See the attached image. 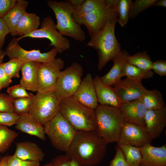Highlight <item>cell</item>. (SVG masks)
<instances>
[{"label":"cell","mask_w":166,"mask_h":166,"mask_svg":"<svg viewBox=\"0 0 166 166\" xmlns=\"http://www.w3.org/2000/svg\"><path fill=\"white\" fill-rule=\"evenodd\" d=\"M107 144L95 131L76 132L65 154L81 166H96L105 157Z\"/></svg>","instance_id":"6da1fadb"},{"label":"cell","mask_w":166,"mask_h":166,"mask_svg":"<svg viewBox=\"0 0 166 166\" xmlns=\"http://www.w3.org/2000/svg\"><path fill=\"white\" fill-rule=\"evenodd\" d=\"M95 131L108 144L117 142L125 121L119 108L98 104Z\"/></svg>","instance_id":"7a4b0ae2"},{"label":"cell","mask_w":166,"mask_h":166,"mask_svg":"<svg viewBox=\"0 0 166 166\" xmlns=\"http://www.w3.org/2000/svg\"><path fill=\"white\" fill-rule=\"evenodd\" d=\"M117 20V18L109 20L103 29L90 37L87 44L88 46L93 48L97 53L99 71L122 51L114 33Z\"/></svg>","instance_id":"3957f363"},{"label":"cell","mask_w":166,"mask_h":166,"mask_svg":"<svg viewBox=\"0 0 166 166\" xmlns=\"http://www.w3.org/2000/svg\"><path fill=\"white\" fill-rule=\"evenodd\" d=\"M59 113L76 132L95 131L94 110L83 105L72 97L61 99Z\"/></svg>","instance_id":"277c9868"},{"label":"cell","mask_w":166,"mask_h":166,"mask_svg":"<svg viewBox=\"0 0 166 166\" xmlns=\"http://www.w3.org/2000/svg\"><path fill=\"white\" fill-rule=\"evenodd\" d=\"M47 4L54 13L57 21L56 28L60 33L80 42L86 39L85 32L73 18L74 7L70 0H50L47 2Z\"/></svg>","instance_id":"5b68a950"},{"label":"cell","mask_w":166,"mask_h":166,"mask_svg":"<svg viewBox=\"0 0 166 166\" xmlns=\"http://www.w3.org/2000/svg\"><path fill=\"white\" fill-rule=\"evenodd\" d=\"M31 95L29 113L44 125L59 113L62 98L55 91Z\"/></svg>","instance_id":"8992f818"},{"label":"cell","mask_w":166,"mask_h":166,"mask_svg":"<svg viewBox=\"0 0 166 166\" xmlns=\"http://www.w3.org/2000/svg\"><path fill=\"white\" fill-rule=\"evenodd\" d=\"M44 126L45 133L52 146L58 150L65 152L76 131L59 113Z\"/></svg>","instance_id":"52a82bcc"},{"label":"cell","mask_w":166,"mask_h":166,"mask_svg":"<svg viewBox=\"0 0 166 166\" xmlns=\"http://www.w3.org/2000/svg\"><path fill=\"white\" fill-rule=\"evenodd\" d=\"M26 37L47 39L50 41L49 47L53 46L59 53H62L68 49L71 45L69 40L57 30L56 24L51 16L46 17L42 19L40 29L16 39L19 41Z\"/></svg>","instance_id":"ba28073f"},{"label":"cell","mask_w":166,"mask_h":166,"mask_svg":"<svg viewBox=\"0 0 166 166\" xmlns=\"http://www.w3.org/2000/svg\"><path fill=\"white\" fill-rule=\"evenodd\" d=\"M83 72L82 66L77 62L61 72L55 91L62 99L72 97L81 84Z\"/></svg>","instance_id":"9c48e42d"},{"label":"cell","mask_w":166,"mask_h":166,"mask_svg":"<svg viewBox=\"0 0 166 166\" xmlns=\"http://www.w3.org/2000/svg\"><path fill=\"white\" fill-rule=\"evenodd\" d=\"M64 67V61L59 57L49 62L41 63L38 70L37 92L55 91L60 73Z\"/></svg>","instance_id":"30bf717a"},{"label":"cell","mask_w":166,"mask_h":166,"mask_svg":"<svg viewBox=\"0 0 166 166\" xmlns=\"http://www.w3.org/2000/svg\"><path fill=\"white\" fill-rule=\"evenodd\" d=\"M16 38L12 39L5 50L6 55L10 60L17 58L24 62L34 61L42 63H47L53 60L57 53V50L53 47L49 52L41 53L39 49L27 50L19 45Z\"/></svg>","instance_id":"8fae6325"},{"label":"cell","mask_w":166,"mask_h":166,"mask_svg":"<svg viewBox=\"0 0 166 166\" xmlns=\"http://www.w3.org/2000/svg\"><path fill=\"white\" fill-rule=\"evenodd\" d=\"M117 18V14L111 6L106 10L83 16L74 21L80 26L86 27L91 37L103 29L109 20Z\"/></svg>","instance_id":"7c38bea8"},{"label":"cell","mask_w":166,"mask_h":166,"mask_svg":"<svg viewBox=\"0 0 166 166\" xmlns=\"http://www.w3.org/2000/svg\"><path fill=\"white\" fill-rule=\"evenodd\" d=\"M151 141L145 127L125 122L117 143L140 148Z\"/></svg>","instance_id":"4fadbf2b"},{"label":"cell","mask_w":166,"mask_h":166,"mask_svg":"<svg viewBox=\"0 0 166 166\" xmlns=\"http://www.w3.org/2000/svg\"><path fill=\"white\" fill-rule=\"evenodd\" d=\"M113 85L121 104L139 99L147 90L141 81L127 77Z\"/></svg>","instance_id":"5bb4252c"},{"label":"cell","mask_w":166,"mask_h":166,"mask_svg":"<svg viewBox=\"0 0 166 166\" xmlns=\"http://www.w3.org/2000/svg\"><path fill=\"white\" fill-rule=\"evenodd\" d=\"M72 97L87 108L94 110L96 108L98 104L93 79L90 73L87 74L82 80Z\"/></svg>","instance_id":"9a60e30c"},{"label":"cell","mask_w":166,"mask_h":166,"mask_svg":"<svg viewBox=\"0 0 166 166\" xmlns=\"http://www.w3.org/2000/svg\"><path fill=\"white\" fill-rule=\"evenodd\" d=\"M145 128L151 140L158 138L166 126V107L147 110L145 117Z\"/></svg>","instance_id":"2e32d148"},{"label":"cell","mask_w":166,"mask_h":166,"mask_svg":"<svg viewBox=\"0 0 166 166\" xmlns=\"http://www.w3.org/2000/svg\"><path fill=\"white\" fill-rule=\"evenodd\" d=\"M119 109L125 122L145 127V117L147 109L140 99L122 103Z\"/></svg>","instance_id":"e0dca14e"},{"label":"cell","mask_w":166,"mask_h":166,"mask_svg":"<svg viewBox=\"0 0 166 166\" xmlns=\"http://www.w3.org/2000/svg\"><path fill=\"white\" fill-rule=\"evenodd\" d=\"M138 148L142 156L139 166L166 165L165 144L160 147H156L149 144Z\"/></svg>","instance_id":"ac0fdd59"},{"label":"cell","mask_w":166,"mask_h":166,"mask_svg":"<svg viewBox=\"0 0 166 166\" xmlns=\"http://www.w3.org/2000/svg\"><path fill=\"white\" fill-rule=\"evenodd\" d=\"M93 80L98 102L101 105L120 108L121 103L115 88L103 83L98 76Z\"/></svg>","instance_id":"d6986e66"},{"label":"cell","mask_w":166,"mask_h":166,"mask_svg":"<svg viewBox=\"0 0 166 166\" xmlns=\"http://www.w3.org/2000/svg\"><path fill=\"white\" fill-rule=\"evenodd\" d=\"M74 7V20L83 16L106 10L111 7L109 0H70Z\"/></svg>","instance_id":"ffe728a7"},{"label":"cell","mask_w":166,"mask_h":166,"mask_svg":"<svg viewBox=\"0 0 166 166\" xmlns=\"http://www.w3.org/2000/svg\"><path fill=\"white\" fill-rule=\"evenodd\" d=\"M34 117L29 113L20 116L15 124L17 129L44 141L45 140L44 128Z\"/></svg>","instance_id":"44dd1931"},{"label":"cell","mask_w":166,"mask_h":166,"mask_svg":"<svg viewBox=\"0 0 166 166\" xmlns=\"http://www.w3.org/2000/svg\"><path fill=\"white\" fill-rule=\"evenodd\" d=\"M16 147L13 155L23 160L40 162L43 160L45 156L42 149L34 142L29 141L18 142Z\"/></svg>","instance_id":"7402d4cb"},{"label":"cell","mask_w":166,"mask_h":166,"mask_svg":"<svg viewBox=\"0 0 166 166\" xmlns=\"http://www.w3.org/2000/svg\"><path fill=\"white\" fill-rule=\"evenodd\" d=\"M40 62L31 61L24 62L21 69L20 85L26 90L37 91L38 73Z\"/></svg>","instance_id":"603a6c76"},{"label":"cell","mask_w":166,"mask_h":166,"mask_svg":"<svg viewBox=\"0 0 166 166\" xmlns=\"http://www.w3.org/2000/svg\"><path fill=\"white\" fill-rule=\"evenodd\" d=\"M129 55L126 51H121L113 59V64L112 67L107 73L101 77L103 83L112 85L121 79L123 66L127 61Z\"/></svg>","instance_id":"cb8c5ba5"},{"label":"cell","mask_w":166,"mask_h":166,"mask_svg":"<svg viewBox=\"0 0 166 166\" xmlns=\"http://www.w3.org/2000/svg\"><path fill=\"white\" fill-rule=\"evenodd\" d=\"M28 1L17 0L16 5L3 18L12 36L17 35L16 29L21 18L26 12L28 5Z\"/></svg>","instance_id":"d4e9b609"},{"label":"cell","mask_w":166,"mask_h":166,"mask_svg":"<svg viewBox=\"0 0 166 166\" xmlns=\"http://www.w3.org/2000/svg\"><path fill=\"white\" fill-rule=\"evenodd\" d=\"M40 24L39 16L34 13L26 12L19 20L16 29L17 35H26L38 29Z\"/></svg>","instance_id":"484cf974"},{"label":"cell","mask_w":166,"mask_h":166,"mask_svg":"<svg viewBox=\"0 0 166 166\" xmlns=\"http://www.w3.org/2000/svg\"><path fill=\"white\" fill-rule=\"evenodd\" d=\"M139 99L147 110L159 109L165 106L161 93L156 89H147Z\"/></svg>","instance_id":"4316f807"},{"label":"cell","mask_w":166,"mask_h":166,"mask_svg":"<svg viewBox=\"0 0 166 166\" xmlns=\"http://www.w3.org/2000/svg\"><path fill=\"white\" fill-rule=\"evenodd\" d=\"M110 2L117 14L118 22L124 27L127 24L129 18V14L131 0H109Z\"/></svg>","instance_id":"83f0119b"},{"label":"cell","mask_w":166,"mask_h":166,"mask_svg":"<svg viewBox=\"0 0 166 166\" xmlns=\"http://www.w3.org/2000/svg\"><path fill=\"white\" fill-rule=\"evenodd\" d=\"M154 73L152 70H144L129 63L127 61L124 64L122 72V77L141 81L142 79L152 78Z\"/></svg>","instance_id":"f1b7e54d"},{"label":"cell","mask_w":166,"mask_h":166,"mask_svg":"<svg viewBox=\"0 0 166 166\" xmlns=\"http://www.w3.org/2000/svg\"><path fill=\"white\" fill-rule=\"evenodd\" d=\"M127 61L130 64L144 70H151L152 62L147 53L144 51L129 55Z\"/></svg>","instance_id":"f546056e"},{"label":"cell","mask_w":166,"mask_h":166,"mask_svg":"<svg viewBox=\"0 0 166 166\" xmlns=\"http://www.w3.org/2000/svg\"><path fill=\"white\" fill-rule=\"evenodd\" d=\"M117 144L122 151L129 166L139 165L142 156L138 147L118 143Z\"/></svg>","instance_id":"4dcf8cb0"},{"label":"cell","mask_w":166,"mask_h":166,"mask_svg":"<svg viewBox=\"0 0 166 166\" xmlns=\"http://www.w3.org/2000/svg\"><path fill=\"white\" fill-rule=\"evenodd\" d=\"M18 136L15 131L0 125V153L6 152Z\"/></svg>","instance_id":"1f68e13d"},{"label":"cell","mask_w":166,"mask_h":166,"mask_svg":"<svg viewBox=\"0 0 166 166\" xmlns=\"http://www.w3.org/2000/svg\"><path fill=\"white\" fill-rule=\"evenodd\" d=\"M24 62L18 59L13 58L2 64L6 74L12 78L19 77V71Z\"/></svg>","instance_id":"d6a6232c"},{"label":"cell","mask_w":166,"mask_h":166,"mask_svg":"<svg viewBox=\"0 0 166 166\" xmlns=\"http://www.w3.org/2000/svg\"><path fill=\"white\" fill-rule=\"evenodd\" d=\"M156 0H136L131 5L129 14V18H133L139 14L153 5Z\"/></svg>","instance_id":"836d02e7"},{"label":"cell","mask_w":166,"mask_h":166,"mask_svg":"<svg viewBox=\"0 0 166 166\" xmlns=\"http://www.w3.org/2000/svg\"><path fill=\"white\" fill-rule=\"evenodd\" d=\"M31 97H23L13 100L14 113L20 116L29 113Z\"/></svg>","instance_id":"e575fe53"},{"label":"cell","mask_w":166,"mask_h":166,"mask_svg":"<svg viewBox=\"0 0 166 166\" xmlns=\"http://www.w3.org/2000/svg\"><path fill=\"white\" fill-rule=\"evenodd\" d=\"M7 92L9 97L13 100L23 97H31V93H28L20 84L8 87Z\"/></svg>","instance_id":"d590c367"},{"label":"cell","mask_w":166,"mask_h":166,"mask_svg":"<svg viewBox=\"0 0 166 166\" xmlns=\"http://www.w3.org/2000/svg\"><path fill=\"white\" fill-rule=\"evenodd\" d=\"M7 161L8 166H39L40 164L39 162L23 160L14 155H7Z\"/></svg>","instance_id":"8d00e7d4"},{"label":"cell","mask_w":166,"mask_h":166,"mask_svg":"<svg viewBox=\"0 0 166 166\" xmlns=\"http://www.w3.org/2000/svg\"><path fill=\"white\" fill-rule=\"evenodd\" d=\"M13 100L8 95L0 93V112L14 113Z\"/></svg>","instance_id":"74e56055"},{"label":"cell","mask_w":166,"mask_h":166,"mask_svg":"<svg viewBox=\"0 0 166 166\" xmlns=\"http://www.w3.org/2000/svg\"><path fill=\"white\" fill-rule=\"evenodd\" d=\"M19 117L14 112H0V125L10 126L15 124Z\"/></svg>","instance_id":"f35d334b"},{"label":"cell","mask_w":166,"mask_h":166,"mask_svg":"<svg viewBox=\"0 0 166 166\" xmlns=\"http://www.w3.org/2000/svg\"><path fill=\"white\" fill-rule=\"evenodd\" d=\"M116 149V154L111 161L109 166H129L122 151L117 144Z\"/></svg>","instance_id":"ab89813d"},{"label":"cell","mask_w":166,"mask_h":166,"mask_svg":"<svg viewBox=\"0 0 166 166\" xmlns=\"http://www.w3.org/2000/svg\"><path fill=\"white\" fill-rule=\"evenodd\" d=\"M17 0H0V18H3L16 5Z\"/></svg>","instance_id":"60d3db41"},{"label":"cell","mask_w":166,"mask_h":166,"mask_svg":"<svg viewBox=\"0 0 166 166\" xmlns=\"http://www.w3.org/2000/svg\"><path fill=\"white\" fill-rule=\"evenodd\" d=\"M151 70L160 76L166 75V61L163 60H157L152 64Z\"/></svg>","instance_id":"b9f144b4"},{"label":"cell","mask_w":166,"mask_h":166,"mask_svg":"<svg viewBox=\"0 0 166 166\" xmlns=\"http://www.w3.org/2000/svg\"><path fill=\"white\" fill-rule=\"evenodd\" d=\"M71 160L65 154H61L53 158L50 162L52 166H70Z\"/></svg>","instance_id":"7bdbcfd3"},{"label":"cell","mask_w":166,"mask_h":166,"mask_svg":"<svg viewBox=\"0 0 166 166\" xmlns=\"http://www.w3.org/2000/svg\"><path fill=\"white\" fill-rule=\"evenodd\" d=\"M2 64L0 65V90L8 87L12 82L11 78L5 72Z\"/></svg>","instance_id":"ee69618b"},{"label":"cell","mask_w":166,"mask_h":166,"mask_svg":"<svg viewBox=\"0 0 166 166\" xmlns=\"http://www.w3.org/2000/svg\"><path fill=\"white\" fill-rule=\"evenodd\" d=\"M10 33V30L3 18H0V49H2L6 35Z\"/></svg>","instance_id":"f6af8a7d"},{"label":"cell","mask_w":166,"mask_h":166,"mask_svg":"<svg viewBox=\"0 0 166 166\" xmlns=\"http://www.w3.org/2000/svg\"><path fill=\"white\" fill-rule=\"evenodd\" d=\"M153 6H155L166 7V0H156Z\"/></svg>","instance_id":"bcb514c9"},{"label":"cell","mask_w":166,"mask_h":166,"mask_svg":"<svg viewBox=\"0 0 166 166\" xmlns=\"http://www.w3.org/2000/svg\"><path fill=\"white\" fill-rule=\"evenodd\" d=\"M7 155L2 157L0 160V166H8L7 164Z\"/></svg>","instance_id":"7dc6e473"},{"label":"cell","mask_w":166,"mask_h":166,"mask_svg":"<svg viewBox=\"0 0 166 166\" xmlns=\"http://www.w3.org/2000/svg\"><path fill=\"white\" fill-rule=\"evenodd\" d=\"M6 53L5 51H3L2 49H0V65L3 63V61Z\"/></svg>","instance_id":"c3c4849f"},{"label":"cell","mask_w":166,"mask_h":166,"mask_svg":"<svg viewBox=\"0 0 166 166\" xmlns=\"http://www.w3.org/2000/svg\"><path fill=\"white\" fill-rule=\"evenodd\" d=\"M70 166H81V165L76 161L71 160Z\"/></svg>","instance_id":"681fc988"},{"label":"cell","mask_w":166,"mask_h":166,"mask_svg":"<svg viewBox=\"0 0 166 166\" xmlns=\"http://www.w3.org/2000/svg\"><path fill=\"white\" fill-rule=\"evenodd\" d=\"M42 166H52L51 162L47 163Z\"/></svg>","instance_id":"f907efd6"},{"label":"cell","mask_w":166,"mask_h":166,"mask_svg":"<svg viewBox=\"0 0 166 166\" xmlns=\"http://www.w3.org/2000/svg\"><path fill=\"white\" fill-rule=\"evenodd\" d=\"M139 166V165H137V166Z\"/></svg>","instance_id":"816d5d0a"},{"label":"cell","mask_w":166,"mask_h":166,"mask_svg":"<svg viewBox=\"0 0 166 166\" xmlns=\"http://www.w3.org/2000/svg\"><path fill=\"white\" fill-rule=\"evenodd\" d=\"M1 156H0V160L1 159Z\"/></svg>","instance_id":"f5cc1de1"},{"label":"cell","mask_w":166,"mask_h":166,"mask_svg":"<svg viewBox=\"0 0 166 166\" xmlns=\"http://www.w3.org/2000/svg\"></svg>","instance_id":"db71d44e"}]
</instances>
